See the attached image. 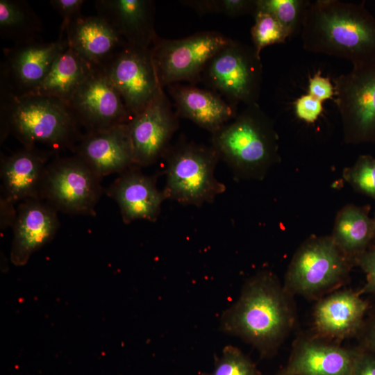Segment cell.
I'll list each match as a JSON object with an SVG mask.
<instances>
[{
	"label": "cell",
	"instance_id": "cell-1",
	"mask_svg": "<svg viewBox=\"0 0 375 375\" xmlns=\"http://www.w3.org/2000/svg\"><path fill=\"white\" fill-rule=\"evenodd\" d=\"M292 297L274 274L260 272L245 282L238 300L222 313L219 329L269 356L294 326Z\"/></svg>",
	"mask_w": 375,
	"mask_h": 375
},
{
	"label": "cell",
	"instance_id": "cell-2",
	"mask_svg": "<svg viewBox=\"0 0 375 375\" xmlns=\"http://www.w3.org/2000/svg\"><path fill=\"white\" fill-rule=\"evenodd\" d=\"M300 34L308 52L342 58L353 67L375 61V17L363 3H310Z\"/></svg>",
	"mask_w": 375,
	"mask_h": 375
},
{
	"label": "cell",
	"instance_id": "cell-3",
	"mask_svg": "<svg viewBox=\"0 0 375 375\" xmlns=\"http://www.w3.org/2000/svg\"><path fill=\"white\" fill-rule=\"evenodd\" d=\"M0 99L1 143L12 134L26 149L42 144L53 153L74 152L83 133L67 103L49 96L3 92Z\"/></svg>",
	"mask_w": 375,
	"mask_h": 375
},
{
	"label": "cell",
	"instance_id": "cell-4",
	"mask_svg": "<svg viewBox=\"0 0 375 375\" xmlns=\"http://www.w3.org/2000/svg\"><path fill=\"white\" fill-rule=\"evenodd\" d=\"M211 145L238 179L262 180L281 160L274 122L258 103L212 133Z\"/></svg>",
	"mask_w": 375,
	"mask_h": 375
},
{
	"label": "cell",
	"instance_id": "cell-5",
	"mask_svg": "<svg viewBox=\"0 0 375 375\" xmlns=\"http://www.w3.org/2000/svg\"><path fill=\"white\" fill-rule=\"evenodd\" d=\"M166 160V183L162 190L165 199L185 206L210 203L226 190L215 176L220 159L210 145L180 138L163 157Z\"/></svg>",
	"mask_w": 375,
	"mask_h": 375
},
{
	"label": "cell",
	"instance_id": "cell-6",
	"mask_svg": "<svg viewBox=\"0 0 375 375\" xmlns=\"http://www.w3.org/2000/svg\"><path fill=\"white\" fill-rule=\"evenodd\" d=\"M352 265L331 235H312L293 256L283 286L292 296L319 297L343 285Z\"/></svg>",
	"mask_w": 375,
	"mask_h": 375
},
{
	"label": "cell",
	"instance_id": "cell-7",
	"mask_svg": "<svg viewBox=\"0 0 375 375\" xmlns=\"http://www.w3.org/2000/svg\"><path fill=\"white\" fill-rule=\"evenodd\" d=\"M201 81L237 108L258 103L262 65L253 47L231 40L208 62Z\"/></svg>",
	"mask_w": 375,
	"mask_h": 375
},
{
	"label": "cell",
	"instance_id": "cell-8",
	"mask_svg": "<svg viewBox=\"0 0 375 375\" xmlns=\"http://www.w3.org/2000/svg\"><path fill=\"white\" fill-rule=\"evenodd\" d=\"M101 180L76 155L56 156L46 167L40 199L57 212L95 215V207L103 193Z\"/></svg>",
	"mask_w": 375,
	"mask_h": 375
},
{
	"label": "cell",
	"instance_id": "cell-9",
	"mask_svg": "<svg viewBox=\"0 0 375 375\" xmlns=\"http://www.w3.org/2000/svg\"><path fill=\"white\" fill-rule=\"evenodd\" d=\"M232 39L216 31H201L181 39L158 38L151 48L160 86L201 81L210 59Z\"/></svg>",
	"mask_w": 375,
	"mask_h": 375
},
{
	"label": "cell",
	"instance_id": "cell-10",
	"mask_svg": "<svg viewBox=\"0 0 375 375\" xmlns=\"http://www.w3.org/2000/svg\"><path fill=\"white\" fill-rule=\"evenodd\" d=\"M333 83L344 142H375V61L353 67Z\"/></svg>",
	"mask_w": 375,
	"mask_h": 375
},
{
	"label": "cell",
	"instance_id": "cell-11",
	"mask_svg": "<svg viewBox=\"0 0 375 375\" xmlns=\"http://www.w3.org/2000/svg\"><path fill=\"white\" fill-rule=\"evenodd\" d=\"M67 46L65 37L53 42L34 40L4 49L1 92L17 97L33 94Z\"/></svg>",
	"mask_w": 375,
	"mask_h": 375
},
{
	"label": "cell",
	"instance_id": "cell-12",
	"mask_svg": "<svg viewBox=\"0 0 375 375\" xmlns=\"http://www.w3.org/2000/svg\"><path fill=\"white\" fill-rule=\"evenodd\" d=\"M101 69L121 94L132 117L147 107L162 89L156 76L151 48L127 44Z\"/></svg>",
	"mask_w": 375,
	"mask_h": 375
},
{
	"label": "cell",
	"instance_id": "cell-13",
	"mask_svg": "<svg viewBox=\"0 0 375 375\" xmlns=\"http://www.w3.org/2000/svg\"><path fill=\"white\" fill-rule=\"evenodd\" d=\"M178 119L164 89L159 91L147 107L131 117L127 126L135 165L147 167L164 157L179 127Z\"/></svg>",
	"mask_w": 375,
	"mask_h": 375
},
{
	"label": "cell",
	"instance_id": "cell-14",
	"mask_svg": "<svg viewBox=\"0 0 375 375\" xmlns=\"http://www.w3.org/2000/svg\"><path fill=\"white\" fill-rule=\"evenodd\" d=\"M68 105L85 132L126 124L132 115L101 68H93Z\"/></svg>",
	"mask_w": 375,
	"mask_h": 375
},
{
	"label": "cell",
	"instance_id": "cell-15",
	"mask_svg": "<svg viewBox=\"0 0 375 375\" xmlns=\"http://www.w3.org/2000/svg\"><path fill=\"white\" fill-rule=\"evenodd\" d=\"M74 153L101 178L135 165L127 123L83 133Z\"/></svg>",
	"mask_w": 375,
	"mask_h": 375
},
{
	"label": "cell",
	"instance_id": "cell-16",
	"mask_svg": "<svg viewBox=\"0 0 375 375\" xmlns=\"http://www.w3.org/2000/svg\"><path fill=\"white\" fill-rule=\"evenodd\" d=\"M140 168L133 165L119 174L106 190L119 206L125 224L139 219L156 222L165 200L157 187L156 176L142 173Z\"/></svg>",
	"mask_w": 375,
	"mask_h": 375
},
{
	"label": "cell",
	"instance_id": "cell-17",
	"mask_svg": "<svg viewBox=\"0 0 375 375\" xmlns=\"http://www.w3.org/2000/svg\"><path fill=\"white\" fill-rule=\"evenodd\" d=\"M57 212L40 199L19 203L12 226L10 260L15 265H26L34 252L53 238L59 228Z\"/></svg>",
	"mask_w": 375,
	"mask_h": 375
},
{
	"label": "cell",
	"instance_id": "cell-18",
	"mask_svg": "<svg viewBox=\"0 0 375 375\" xmlns=\"http://www.w3.org/2000/svg\"><path fill=\"white\" fill-rule=\"evenodd\" d=\"M356 349L317 335L295 342L288 364L277 375H353Z\"/></svg>",
	"mask_w": 375,
	"mask_h": 375
},
{
	"label": "cell",
	"instance_id": "cell-19",
	"mask_svg": "<svg viewBox=\"0 0 375 375\" xmlns=\"http://www.w3.org/2000/svg\"><path fill=\"white\" fill-rule=\"evenodd\" d=\"M369 304L359 292L335 290L316 304L314 327L317 335L340 341L358 335L365 321Z\"/></svg>",
	"mask_w": 375,
	"mask_h": 375
},
{
	"label": "cell",
	"instance_id": "cell-20",
	"mask_svg": "<svg viewBox=\"0 0 375 375\" xmlns=\"http://www.w3.org/2000/svg\"><path fill=\"white\" fill-rule=\"evenodd\" d=\"M50 151L23 148L1 158V195L15 204L27 199H40L46 167L53 155Z\"/></svg>",
	"mask_w": 375,
	"mask_h": 375
},
{
	"label": "cell",
	"instance_id": "cell-21",
	"mask_svg": "<svg viewBox=\"0 0 375 375\" xmlns=\"http://www.w3.org/2000/svg\"><path fill=\"white\" fill-rule=\"evenodd\" d=\"M97 15L106 19L131 46L150 49L158 38L154 28L155 4L150 0H98Z\"/></svg>",
	"mask_w": 375,
	"mask_h": 375
},
{
	"label": "cell",
	"instance_id": "cell-22",
	"mask_svg": "<svg viewBox=\"0 0 375 375\" xmlns=\"http://www.w3.org/2000/svg\"><path fill=\"white\" fill-rule=\"evenodd\" d=\"M179 117L188 119L212 134L231 121L237 108L210 89L174 83L167 87Z\"/></svg>",
	"mask_w": 375,
	"mask_h": 375
},
{
	"label": "cell",
	"instance_id": "cell-23",
	"mask_svg": "<svg viewBox=\"0 0 375 375\" xmlns=\"http://www.w3.org/2000/svg\"><path fill=\"white\" fill-rule=\"evenodd\" d=\"M69 46L92 68H101L127 43L103 17L81 16L67 26Z\"/></svg>",
	"mask_w": 375,
	"mask_h": 375
},
{
	"label": "cell",
	"instance_id": "cell-24",
	"mask_svg": "<svg viewBox=\"0 0 375 375\" xmlns=\"http://www.w3.org/2000/svg\"><path fill=\"white\" fill-rule=\"evenodd\" d=\"M369 208L353 204L344 206L338 212L331 235L335 244L352 262L367 249L375 238Z\"/></svg>",
	"mask_w": 375,
	"mask_h": 375
},
{
	"label": "cell",
	"instance_id": "cell-25",
	"mask_svg": "<svg viewBox=\"0 0 375 375\" xmlns=\"http://www.w3.org/2000/svg\"><path fill=\"white\" fill-rule=\"evenodd\" d=\"M92 69L68 44L33 94L55 97L68 104Z\"/></svg>",
	"mask_w": 375,
	"mask_h": 375
},
{
	"label": "cell",
	"instance_id": "cell-26",
	"mask_svg": "<svg viewBox=\"0 0 375 375\" xmlns=\"http://www.w3.org/2000/svg\"><path fill=\"white\" fill-rule=\"evenodd\" d=\"M42 22L26 1H0V33L16 44L30 42L42 31Z\"/></svg>",
	"mask_w": 375,
	"mask_h": 375
},
{
	"label": "cell",
	"instance_id": "cell-27",
	"mask_svg": "<svg viewBox=\"0 0 375 375\" xmlns=\"http://www.w3.org/2000/svg\"><path fill=\"white\" fill-rule=\"evenodd\" d=\"M309 1L256 0V10L274 17L289 32L290 37L301 33Z\"/></svg>",
	"mask_w": 375,
	"mask_h": 375
},
{
	"label": "cell",
	"instance_id": "cell-28",
	"mask_svg": "<svg viewBox=\"0 0 375 375\" xmlns=\"http://www.w3.org/2000/svg\"><path fill=\"white\" fill-rule=\"evenodd\" d=\"M253 15L255 22L251 35L253 47L259 56L265 47L285 42L290 37L288 30L272 15L256 10Z\"/></svg>",
	"mask_w": 375,
	"mask_h": 375
},
{
	"label": "cell",
	"instance_id": "cell-29",
	"mask_svg": "<svg viewBox=\"0 0 375 375\" xmlns=\"http://www.w3.org/2000/svg\"><path fill=\"white\" fill-rule=\"evenodd\" d=\"M342 176L356 191L375 201V158L360 156L353 165L343 170Z\"/></svg>",
	"mask_w": 375,
	"mask_h": 375
},
{
	"label": "cell",
	"instance_id": "cell-30",
	"mask_svg": "<svg viewBox=\"0 0 375 375\" xmlns=\"http://www.w3.org/2000/svg\"><path fill=\"white\" fill-rule=\"evenodd\" d=\"M202 375H259L255 365L240 349L226 346L216 358L214 369Z\"/></svg>",
	"mask_w": 375,
	"mask_h": 375
},
{
	"label": "cell",
	"instance_id": "cell-31",
	"mask_svg": "<svg viewBox=\"0 0 375 375\" xmlns=\"http://www.w3.org/2000/svg\"><path fill=\"white\" fill-rule=\"evenodd\" d=\"M199 14L219 13L229 17L254 14L256 0H196L183 1Z\"/></svg>",
	"mask_w": 375,
	"mask_h": 375
},
{
	"label": "cell",
	"instance_id": "cell-32",
	"mask_svg": "<svg viewBox=\"0 0 375 375\" xmlns=\"http://www.w3.org/2000/svg\"><path fill=\"white\" fill-rule=\"evenodd\" d=\"M353 264L358 265L366 276V283L359 293H368L375 295V244L357 256Z\"/></svg>",
	"mask_w": 375,
	"mask_h": 375
},
{
	"label": "cell",
	"instance_id": "cell-33",
	"mask_svg": "<svg viewBox=\"0 0 375 375\" xmlns=\"http://www.w3.org/2000/svg\"><path fill=\"white\" fill-rule=\"evenodd\" d=\"M294 105L297 117L309 124L315 122L324 110L323 102L308 93L297 99Z\"/></svg>",
	"mask_w": 375,
	"mask_h": 375
},
{
	"label": "cell",
	"instance_id": "cell-34",
	"mask_svg": "<svg viewBox=\"0 0 375 375\" xmlns=\"http://www.w3.org/2000/svg\"><path fill=\"white\" fill-rule=\"evenodd\" d=\"M51 6L61 16L62 22L60 27V38H62L67 26L72 21L82 16L81 11L85 1L83 0H51Z\"/></svg>",
	"mask_w": 375,
	"mask_h": 375
},
{
	"label": "cell",
	"instance_id": "cell-35",
	"mask_svg": "<svg viewBox=\"0 0 375 375\" xmlns=\"http://www.w3.org/2000/svg\"><path fill=\"white\" fill-rule=\"evenodd\" d=\"M308 94L323 102L335 97L334 85L328 77H324L318 71L309 77Z\"/></svg>",
	"mask_w": 375,
	"mask_h": 375
},
{
	"label": "cell",
	"instance_id": "cell-36",
	"mask_svg": "<svg viewBox=\"0 0 375 375\" xmlns=\"http://www.w3.org/2000/svg\"><path fill=\"white\" fill-rule=\"evenodd\" d=\"M353 375H375V354L360 347L356 349Z\"/></svg>",
	"mask_w": 375,
	"mask_h": 375
},
{
	"label": "cell",
	"instance_id": "cell-37",
	"mask_svg": "<svg viewBox=\"0 0 375 375\" xmlns=\"http://www.w3.org/2000/svg\"><path fill=\"white\" fill-rule=\"evenodd\" d=\"M358 336L359 347L375 354V309L365 319Z\"/></svg>",
	"mask_w": 375,
	"mask_h": 375
},
{
	"label": "cell",
	"instance_id": "cell-38",
	"mask_svg": "<svg viewBox=\"0 0 375 375\" xmlns=\"http://www.w3.org/2000/svg\"><path fill=\"white\" fill-rule=\"evenodd\" d=\"M17 215L14 204L1 199V228L12 226Z\"/></svg>",
	"mask_w": 375,
	"mask_h": 375
},
{
	"label": "cell",
	"instance_id": "cell-39",
	"mask_svg": "<svg viewBox=\"0 0 375 375\" xmlns=\"http://www.w3.org/2000/svg\"><path fill=\"white\" fill-rule=\"evenodd\" d=\"M372 219H373V222H374V231H375V213H374V217L372 218Z\"/></svg>",
	"mask_w": 375,
	"mask_h": 375
}]
</instances>
